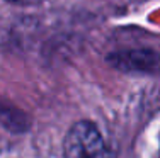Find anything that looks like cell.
<instances>
[{
	"instance_id": "7a4b0ae2",
	"label": "cell",
	"mask_w": 160,
	"mask_h": 158,
	"mask_svg": "<svg viewBox=\"0 0 160 158\" xmlns=\"http://www.w3.org/2000/svg\"><path fill=\"white\" fill-rule=\"evenodd\" d=\"M9 2H12V3H38L41 0H9Z\"/></svg>"
},
{
	"instance_id": "6da1fadb",
	"label": "cell",
	"mask_w": 160,
	"mask_h": 158,
	"mask_svg": "<svg viewBox=\"0 0 160 158\" xmlns=\"http://www.w3.org/2000/svg\"><path fill=\"white\" fill-rule=\"evenodd\" d=\"M63 158H108L104 136L96 124L80 121L70 127L63 143Z\"/></svg>"
}]
</instances>
